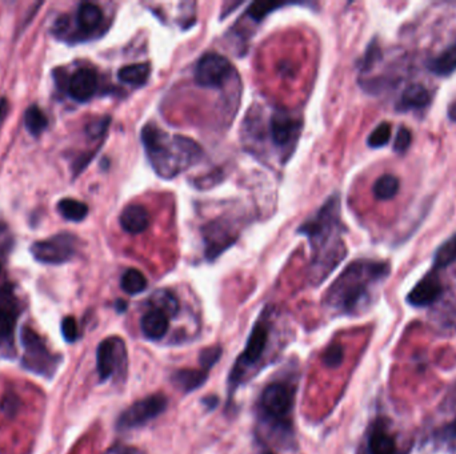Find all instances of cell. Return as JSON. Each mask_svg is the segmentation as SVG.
<instances>
[{"mask_svg": "<svg viewBox=\"0 0 456 454\" xmlns=\"http://www.w3.org/2000/svg\"><path fill=\"white\" fill-rule=\"evenodd\" d=\"M412 143V133L405 128V127H400L397 132H396L395 142H394V151L397 153H403L410 148Z\"/></svg>", "mask_w": 456, "mask_h": 454, "instance_id": "cell-37", "label": "cell"}, {"mask_svg": "<svg viewBox=\"0 0 456 454\" xmlns=\"http://www.w3.org/2000/svg\"><path fill=\"white\" fill-rule=\"evenodd\" d=\"M0 272H1V265H0Z\"/></svg>", "mask_w": 456, "mask_h": 454, "instance_id": "cell-45", "label": "cell"}, {"mask_svg": "<svg viewBox=\"0 0 456 454\" xmlns=\"http://www.w3.org/2000/svg\"><path fill=\"white\" fill-rule=\"evenodd\" d=\"M128 354L124 340L118 336L104 339L96 351V371L101 383L112 377L122 380L127 374Z\"/></svg>", "mask_w": 456, "mask_h": 454, "instance_id": "cell-7", "label": "cell"}, {"mask_svg": "<svg viewBox=\"0 0 456 454\" xmlns=\"http://www.w3.org/2000/svg\"><path fill=\"white\" fill-rule=\"evenodd\" d=\"M21 341L24 348L23 366L39 376L52 377L61 363V356L51 354L41 336L27 326L21 329Z\"/></svg>", "mask_w": 456, "mask_h": 454, "instance_id": "cell-6", "label": "cell"}, {"mask_svg": "<svg viewBox=\"0 0 456 454\" xmlns=\"http://www.w3.org/2000/svg\"><path fill=\"white\" fill-rule=\"evenodd\" d=\"M285 6L284 3H274V1H255L250 9H248V15L255 19V21H262L268 14H271L276 9H280Z\"/></svg>", "mask_w": 456, "mask_h": 454, "instance_id": "cell-30", "label": "cell"}, {"mask_svg": "<svg viewBox=\"0 0 456 454\" xmlns=\"http://www.w3.org/2000/svg\"><path fill=\"white\" fill-rule=\"evenodd\" d=\"M456 262V233L443 242L434 254V269H443Z\"/></svg>", "mask_w": 456, "mask_h": 454, "instance_id": "cell-25", "label": "cell"}, {"mask_svg": "<svg viewBox=\"0 0 456 454\" xmlns=\"http://www.w3.org/2000/svg\"><path fill=\"white\" fill-rule=\"evenodd\" d=\"M7 112H9V101L6 98H1L0 99V124H1V121L4 120Z\"/></svg>", "mask_w": 456, "mask_h": 454, "instance_id": "cell-40", "label": "cell"}, {"mask_svg": "<svg viewBox=\"0 0 456 454\" xmlns=\"http://www.w3.org/2000/svg\"><path fill=\"white\" fill-rule=\"evenodd\" d=\"M15 317L12 313L0 308V337H6L12 332Z\"/></svg>", "mask_w": 456, "mask_h": 454, "instance_id": "cell-38", "label": "cell"}, {"mask_svg": "<svg viewBox=\"0 0 456 454\" xmlns=\"http://www.w3.org/2000/svg\"><path fill=\"white\" fill-rule=\"evenodd\" d=\"M208 374H210V371L204 369L202 366H201V369L186 368V369H178V371L173 372L170 380L178 391L188 394L202 388L206 381L208 380Z\"/></svg>", "mask_w": 456, "mask_h": 454, "instance_id": "cell-17", "label": "cell"}, {"mask_svg": "<svg viewBox=\"0 0 456 454\" xmlns=\"http://www.w3.org/2000/svg\"><path fill=\"white\" fill-rule=\"evenodd\" d=\"M74 100L84 103L92 99L98 90V75L91 68H81L71 76L67 86Z\"/></svg>", "mask_w": 456, "mask_h": 454, "instance_id": "cell-16", "label": "cell"}, {"mask_svg": "<svg viewBox=\"0 0 456 454\" xmlns=\"http://www.w3.org/2000/svg\"><path fill=\"white\" fill-rule=\"evenodd\" d=\"M24 125L32 136H39L47 128L49 120L38 105H30L24 113Z\"/></svg>", "mask_w": 456, "mask_h": 454, "instance_id": "cell-27", "label": "cell"}, {"mask_svg": "<svg viewBox=\"0 0 456 454\" xmlns=\"http://www.w3.org/2000/svg\"><path fill=\"white\" fill-rule=\"evenodd\" d=\"M233 66L227 58L219 53H206L196 63L195 81L203 88H221L228 81Z\"/></svg>", "mask_w": 456, "mask_h": 454, "instance_id": "cell-10", "label": "cell"}, {"mask_svg": "<svg viewBox=\"0 0 456 454\" xmlns=\"http://www.w3.org/2000/svg\"><path fill=\"white\" fill-rule=\"evenodd\" d=\"M391 133H392L391 124L387 123V121L380 123V124L376 127L375 130L370 133V136H368V139H367L368 147H370V148H374V150L385 147V145H387L388 142H390V139H391Z\"/></svg>", "mask_w": 456, "mask_h": 454, "instance_id": "cell-29", "label": "cell"}, {"mask_svg": "<svg viewBox=\"0 0 456 454\" xmlns=\"http://www.w3.org/2000/svg\"><path fill=\"white\" fill-rule=\"evenodd\" d=\"M273 340V311L265 308L256 323L253 324V329L247 339L243 352L238 356L236 361L233 363V369L228 374V393H227V404L233 400V396L238 389L248 383L255 374L258 373L267 354L270 352V344Z\"/></svg>", "mask_w": 456, "mask_h": 454, "instance_id": "cell-5", "label": "cell"}, {"mask_svg": "<svg viewBox=\"0 0 456 454\" xmlns=\"http://www.w3.org/2000/svg\"><path fill=\"white\" fill-rule=\"evenodd\" d=\"M119 222L124 232L139 234L148 228L150 215L141 204H130L123 210Z\"/></svg>", "mask_w": 456, "mask_h": 454, "instance_id": "cell-18", "label": "cell"}, {"mask_svg": "<svg viewBox=\"0 0 456 454\" xmlns=\"http://www.w3.org/2000/svg\"><path fill=\"white\" fill-rule=\"evenodd\" d=\"M151 76V66L148 63H136L124 66L118 71V79L123 84L132 87H142Z\"/></svg>", "mask_w": 456, "mask_h": 454, "instance_id": "cell-20", "label": "cell"}, {"mask_svg": "<svg viewBox=\"0 0 456 454\" xmlns=\"http://www.w3.org/2000/svg\"><path fill=\"white\" fill-rule=\"evenodd\" d=\"M431 93L422 84H411L405 88L396 104L397 111H411L426 108L431 103Z\"/></svg>", "mask_w": 456, "mask_h": 454, "instance_id": "cell-19", "label": "cell"}, {"mask_svg": "<svg viewBox=\"0 0 456 454\" xmlns=\"http://www.w3.org/2000/svg\"><path fill=\"white\" fill-rule=\"evenodd\" d=\"M147 285H148L147 279L139 269L131 268V269H127L126 272L123 273L121 287L127 294L135 296V294L144 292L147 289Z\"/></svg>", "mask_w": 456, "mask_h": 454, "instance_id": "cell-24", "label": "cell"}, {"mask_svg": "<svg viewBox=\"0 0 456 454\" xmlns=\"http://www.w3.org/2000/svg\"><path fill=\"white\" fill-rule=\"evenodd\" d=\"M142 143L153 171L167 180L188 170L203 158L202 147L193 139L181 135L170 136L155 124L144 125Z\"/></svg>", "mask_w": 456, "mask_h": 454, "instance_id": "cell-4", "label": "cell"}, {"mask_svg": "<svg viewBox=\"0 0 456 454\" xmlns=\"http://www.w3.org/2000/svg\"><path fill=\"white\" fill-rule=\"evenodd\" d=\"M298 392V376L290 373L275 377L259 394L255 405L258 434L262 441L283 449L295 445L294 409Z\"/></svg>", "mask_w": 456, "mask_h": 454, "instance_id": "cell-1", "label": "cell"}, {"mask_svg": "<svg viewBox=\"0 0 456 454\" xmlns=\"http://www.w3.org/2000/svg\"><path fill=\"white\" fill-rule=\"evenodd\" d=\"M203 233L206 240V257L208 260L216 259L236 240V236L231 232L228 224L222 220L208 224Z\"/></svg>", "mask_w": 456, "mask_h": 454, "instance_id": "cell-14", "label": "cell"}, {"mask_svg": "<svg viewBox=\"0 0 456 454\" xmlns=\"http://www.w3.org/2000/svg\"><path fill=\"white\" fill-rule=\"evenodd\" d=\"M390 264L375 260H356L350 264L325 293V308L338 316L365 312L374 301L378 288L390 276Z\"/></svg>", "mask_w": 456, "mask_h": 454, "instance_id": "cell-2", "label": "cell"}, {"mask_svg": "<svg viewBox=\"0 0 456 454\" xmlns=\"http://www.w3.org/2000/svg\"><path fill=\"white\" fill-rule=\"evenodd\" d=\"M382 58V51L376 41H373L368 47V50L365 51V58L362 61V71H370L378 61H380Z\"/></svg>", "mask_w": 456, "mask_h": 454, "instance_id": "cell-36", "label": "cell"}, {"mask_svg": "<svg viewBox=\"0 0 456 454\" xmlns=\"http://www.w3.org/2000/svg\"><path fill=\"white\" fill-rule=\"evenodd\" d=\"M93 155H95V152H92V153H84V155H81V156H79V158L75 160L74 165H72L74 176H78V175L90 164L92 158H93Z\"/></svg>", "mask_w": 456, "mask_h": 454, "instance_id": "cell-39", "label": "cell"}, {"mask_svg": "<svg viewBox=\"0 0 456 454\" xmlns=\"http://www.w3.org/2000/svg\"><path fill=\"white\" fill-rule=\"evenodd\" d=\"M110 123H111L110 116H104V118H101V119L91 121V123L87 125V128H86V132H87L88 138L92 139V140L101 139V136L107 131Z\"/></svg>", "mask_w": 456, "mask_h": 454, "instance_id": "cell-34", "label": "cell"}, {"mask_svg": "<svg viewBox=\"0 0 456 454\" xmlns=\"http://www.w3.org/2000/svg\"><path fill=\"white\" fill-rule=\"evenodd\" d=\"M345 360V349L340 344H333L323 354V363L327 368H338Z\"/></svg>", "mask_w": 456, "mask_h": 454, "instance_id": "cell-32", "label": "cell"}, {"mask_svg": "<svg viewBox=\"0 0 456 454\" xmlns=\"http://www.w3.org/2000/svg\"><path fill=\"white\" fill-rule=\"evenodd\" d=\"M75 249V237L69 233H61L47 240L34 242L31 253L41 263L63 264L71 260Z\"/></svg>", "mask_w": 456, "mask_h": 454, "instance_id": "cell-11", "label": "cell"}, {"mask_svg": "<svg viewBox=\"0 0 456 454\" xmlns=\"http://www.w3.org/2000/svg\"><path fill=\"white\" fill-rule=\"evenodd\" d=\"M203 403L208 406V409H213L218 405V398L215 396L206 397V398H203Z\"/></svg>", "mask_w": 456, "mask_h": 454, "instance_id": "cell-41", "label": "cell"}, {"mask_svg": "<svg viewBox=\"0 0 456 454\" xmlns=\"http://www.w3.org/2000/svg\"><path fill=\"white\" fill-rule=\"evenodd\" d=\"M259 454H275L270 448H263Z\"/></svg>", "mask_w": 456, "mask_h": 454, "instance_id": "cell-44", "label": "cell"}, {"mask_svg": "<svg viewBox=\"0 0 456 454\" xmlns=\"http://www.w3.org/2000/svg\"><path fill=\"white\" fill-rule=\"evenodd\" d=\"M150 305L161 308L171 319L175 317L181 309V305H179L176 296L170 291H158V292L153 293L150 299Z\"/></svg>", "mask_w": 456, "mask_h": 454, "instance_id": "cell-28", "label": "cell"}, {"mask_svg": "<svg viewBox=\"0 0 456 454\" xmlns=\"http://www.w3.org/2000/svg\"><path fill=\"white\" fill-rule=\"evenodd\" d=\"M222 354H223V349H222L221 345H213V346H210V348H204L201 354H199V363L204 369L211 371L213 365L221 360Z\"/></svg>", "mask_w": 456, "mask_h": 454, "instance_id": "cell-31", "label": "cell"}, {"mask_svg": "<svg viewBox=\"0 0 456 454\" xmlns=\"http://www.w3.org/2000/svg\"><path fill=\"white\" fill-rule=\"evenodd\" d=\"M399 188H400L399 179L391 173H385L376 180L373 187V192L378 200H391L392 197H395Z\"/></svg>", "mask_w": 456, "mask_h": 454, "instance_id": "cell-23", "label": "cell"}, {"mask_svg": "<svg viewBox=\"0 0 456 454\" xmlns=\"http://www.w3.org/2000/svg\"><path fill=\"white\" fill-rule=\"evenodd\" d=\"M76 21L81 32L90 33L96 30L103 21V12L101 7L93 3H81L76 14Z\"/></svg>", "mask_w": 456, "mask_h": 454, "instance_id": "cell-22", "label": "cell"}, {"mask_svg": "<svg viewBox=\"0 0 456 454\" xmlns=\"http://www.w3.org/2000/svg\"><path fill=\"white\" fill-rule=\"evenodd\" d=\"M171 317L161 308L150 305V309L141 319L142 334L150 341H161L170 329Z\"/></svg>", "mask_w": 456, "mask_h": 454, "instance_id": "cell-15", "label": "cell"}, {"mask_svg": "<svg viewBox=\"0 0 456 454\" xmlns=\"http://www.w3.org/2000/svg\"><path fill=\"white\" fill-rule=\"evenodd\" d=\"M448 119L452 123H456V101H454L448 108Z\"/></svg>", "mask_w": 456, "mask_h": 454, "instance_id": "cell-42", "label": "cell"}, {"mask_svg": "<svg viewBox=\"0 0 456 454\" xmlns=\"http://www.w3.org/2000/svg\"><path fill=\"white\" fill-rule=\"evenodd\" d=\"M443 294V285L435 272L427 273L407 294V303L415 308H426L435 304Z\"/></svg>", "mask_w": 456, "mask_h": 454, "instance_id": "cell-12", "label": "cell"}, {"mask_svg": "<svg viewBox=\"0 0 456 454\" xmlns=\"http://www.w3.org/2000/svg\"><path fill=\"white\" fill-rule=\"evenodd\" d=\"M167 406L168 398L166 394H150L128 406L119 416L116 421V428L121 432H128L132 429L142 428L164 413Z\"/></svg>", "mask_w": 456, "mask_h": 454, "instance_id": "cell-9", "label": "cell"}, {"mask_svg": "<svg viewBox=\"0 0 456 454\" xmlns=\"http://www.w3.org/2000/svg\"><path fill=\"white\" fill-rule=\"evenodd\" d=\"M61 216L70 222H83L88 215V207L75 199H63L58 204Z\"/></svg>", "mask_w": 456, "mask_h": 454, "instance_id": "cell-26", "label": "cell"}, {"mask_svg": "<svg viewBox=\"0 0 456 454\" xmlns=\"http://www.w3.org/2000/svg\"><path fill=\"white\" fill-rule=\"evenodd\" d=\"M427 68L437 76H450L456 71V41L427 63Z\"/></svg>", "mask_w": 456, "mask_h": 454, "instance_id": "cell-21", "label": "cell"}, {"mask_svg": "<svg viewBox=\"0 0 456 454\" xmlns=\"http://www.w3.org/2000/svg\"><path fill=\"white\" fill-rule=\"evenodd\" d=\"M299 232L308 237L313 248L310 267V282L314 285L323 283L335 268L343 262L345 249L342 240L340 197L333 195L310 220L304 222Z\"/></svg>", "mask_w": 456, "mask_h": 454, "instance_id": "cell-3", "label": "cell"}, {"mask_svg": "<svg viewBox=\"0 0 456 454\" xmlns=\"http://www.w3.org/2000/svg\"><path fill=\"white\" fill-rule=\"evenodd\" d=\"M358 454H407L391 421L376 417L365 430Z\"/></svg>", "mask_w": 456, "mask_h": 454, "instance_id": "cell-8", "label": "cell"}, {"mask_svg": "<svg viewBox=\"0 0 456 454\" xmlns=\"http://www.w3.org/2000/svg\"><path fill=\"white\" fill-rule=\"evenodd\" d=\"M126 308H127V304L124 303V301H122V300H118V301H116V309H118V312H124Z\"/></svg>", "mask_w": 456, "mask_h": 454, "instance_id": "cell-43", "label": "cell"}, {"mask_svg": "<svg viewBox=\"0 0 456 454\" xmlns=\"http://www.w3.org/2000/svg\"><path fill=\"white\" fill-rule=\"evenodd\" d=\"M61 334L64 337V340L67 343H75L79 337V328H78V324L76 320L71 317V316H67L63 319L61 321Z\"/></svg>", "mask_w": 456, "mask_h": 454, "instance_id": "cell-35", "label": "cell"}, {"mask_svg": "<svg viewBox=\"0 0 456 454\" xmlns=\"http://www.w3.org/2000/svg\"><path fill=\"white\" fill-rule=\"evenodd\" d=\"M435 438L439 443H443V444H456V417L452 418L450 423L442 425L436 430Z\"/></svg>", "mask_w": 456, "mask_h": 454, "instance_id": "cell-33", "label": "cell"}, {"mask_svg": "<svg viewBox=\"0 0 456 454\" xmlns=\"http://www.w3.org/2000/svg\"><path fill=\"white\" fill-rule=\"evenodd\" d=\"M302 127V121L293 118L291 113L285 111L275 112L270 121L271 140L276 147H288L296 140Z\"/></svg>", "mask_w": 456, "mask_h": 454, "instance_id": "cell-13", "label": "cell"}]
</instances>
